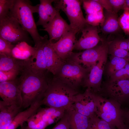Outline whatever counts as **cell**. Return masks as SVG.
Wrapping results in <instances>:
<instances>
[{"mask_svg": "<svg viewBox=\"0 0 129 129\" xmlns=\"http://www.w3.org/2000/svg\"><path fill=\"white\" fill-rule=\"evenodd\" d=\"M97 27L87 24L82 30L81 36L76 40L74 50H87L94 47L100 41Z\"/></svg>", "mask_w": 129, "mask_h": 129, "instance_id": "obj_14", "label": "cell"}, {"mask_svg": "<svg viewBox=\"0 0 129 129\" xmlns=\"http://www.w3.org/2000/svg\"><path fill=\"white\" fill-rule=\"evenodd\" d=\"M128 40V51H129V37L127 38ZM128 59L129 60V54L128 57Z\"/></svg>", "mask_w": 129, "mask_h": 129, "instance_id": "obj_42", "label": "cell"}, {"mask_svg": "<svg viewBox=\"0 0 129 129\" xmlns=\"http://www.w3.org/2000/svg\"><path fill=\"white\" fill-rule=\"evenodd\" d=\"M37 49L36 47H32L26 42H22L15 45L12 51V56L20 60H26L33 56Z\"/></svg>", "mask_w": 129, "mask_h": 129, "instance_id": "obj_23", "label": "cell"}, {"mask_svg": "<svg viewBox=\"0 0 129 129\" xmlns=\"http://www.w3.org/2000/svg\"><path fill=\"white\" fill-rule=\"evenodd\" d=\"M79 93L78 89L53 75L49 80L42 100V104L48 107L66 110L73 104L76 96Z\"/></svg>", "mask_w": 129, "mask_h": 129, "instance_id": "obj_2", "label": "cell"}, {"mask_svg": "<svg viewBox=\"0 0 129 129\" xmlns=\"http://www.w3.org/2000/svg\"><path fill=\"white\" fill-rule=\"evenodd\" d=\"M0 37L14 45L23 42L28 43L30 40L28 33L10 14L0 20Z\"/></svg>", "mask_w": 129, "mask_h": 129, "instance_id": "obj_7", "label": "cell"}, {"mask_svg": "<svg viewBox=\"0 0 129 129\" xmlns=\"http://www.w3.org/2000/svg\"><path fill=\"white\" fill-rule=\"evenodd\" d=\"M62 65L54 75L62 81L78 90L82 86L91 69L85 68L70 57L64 61Z\"/></svg>", "mask_w": 129, "mask_h": 129, "instance_id": "obj_5", "label": "cell"}, {"mask_svg": "<svg viewBox=\"0 0 129 129\" xmlns=\"http://www.w3.org/2000/svg\"><path fill=\"white\" fill-rule=\"evenodd\" d=\"M15 45L0 37V54L12 57V51Z\"/></svg>", "mask_w": 129, "mask_h": 129, "instance_id": "obj_34", "label": "cell"}, {"mask_svg": "<svg viewBox=\"0 0 129 129\" xmlns=\"http://www.w3.org/2000/svg\"><path fill=\"white\" fill-rule=\"evenodd\" d=\"M100 42L99 44L92 48L73 52L70 57L82 67L91 69L102 56L108 52L109 41L101 38Z\"/></svg>", "mask_w": 129, "mask_h": 129, "instance_id": "obj_9", "label": "cell"}, {"mask_svg": "<svg viewBox=\"0 0 129 129\" xmlns=\"http://www.w3.org/2000/svg\"><path fill=\"white\" fill-rule=\"evenodd\" d=\"M81 0H55L54 8L61 10L65 14L70 21L71 30L77 33L81 32L88 24L83 15L81 7Z\"/></svg>", "mask_w": 129, "mask_h": 129, "instance_id": "obj_6", "label": "cell"}, {"mask_svg": "<svg viewBox=\"0 0 129 129\" xmlns=\"http://www.w3.org/2000/svg\"><path fill=\"white\" fill-rule=\"evenodd\" d=\"M43 29L49 37V41L53 42L58 41L66 32L71 30L69 25L62 17L58 11L53 19L47 24Z\"/></svg>", "mask_w": 129, "mask_h": 129, "instance_id": "obj_15", "label": "cell"}, {"mask_svg": "<svg viewBox=\"0 0 129 129\" xmlns=\"http://www.w3.org/2000/svg\"><path fill=\"white\" fill-rule=\"evenodd\" d=\"M129 63V60L128 58L118 57L111 55L110 60L105 64L103 73L108 79Z\"/></svg>", "mask_w": 129, "mask_h": 129, "instance_id": "obj_24", "label": "cell"}, {"mask_svg": "<svg viewBox=\"0 0 129 129\" xmlns=\"http://www.w3.org/2000/svg\"><path fill=\"white\" fill-rule=\"evenodd\" d=\"M70 129H87L89 118L76 111L72 105L65 110Z\"/></svg>", "mask_w": 129, "mask_h": 129, "instance_id": "obj_22", "label": "cell"}, {"mask_svg": "<svg viewBox=\"0 0 129 129\" xmlns=\"http://www.w3.org/2000/svg\"><path fill=\"white\" fill-rule=\"evenodd\" d=\"M21 72L20 70H17L0 71V82L15 80L17 78V76Z\"/></svg>", "mask_w": 129, "mask_h": 129, "instance_id": "obj_32", "label": "cell"}, {"mask_svg": "<svg viewBox=\"0 0 129 129\" xmlns=\"http://www.w3.org/2000/svg\"><path fill=\"white\" fill-rule=\"evenodd\" d=\"M86 15L94 13L103 10V8L95 0H81Z\"/></svg>", "mask_w": 129, "mask_h": 129, "instance_id": "obj_28", "label": "cell"}, {"mask_svg": "<svg viewBox=\"0 0 129 129\" xmlns=\"http://www.w3.org/2000/svg\"><path fill=\"white\" fill-rule=\"evenodd\" d=\"M126 118L127 123L129 124V111H127L126 115Z\"/></svg>", "mask_w": 129, "mask_h": 129, "instance_id": "obj_40", "label": "cell"}, {"mask_svg": "<svg viewBox=\"0 0 129 129\" xmlns=\"http://www.w3.org/2000/svg\"><path fill=\"white\" fill-rule=\"evenodd\" d=\"M47 39L36 47L37 49L33 56L27 59L23 60L24 69L37 74L44 73L48 71L43 49L44 43Z\"/></svg>", "mask_w": 129, "mask_h": 129, "instance_id": "obj_16", "label": "cell"}, {"mask_svg": "<svg viewBox=\"0 0 129 129\" xmlns=\"http://www.w3.org/2000/svg\"><path fill=\"white\" fill-rule=\"evenodd\" d=\"M38 4V14L39 18L36 23L37 26L41 25L44 28L51 19L48 11L45 8L43 3L40 1Z\"/></svg>", "mask_w": 129, "mask_h": 129, "instance_id": "obj_27", "label": "cell"}, {"mask_svg": "<svg viewBox=\"0 0 129 129\" xmlns=\"http://www.w3.org/2000/svg\"><path fill=\"white\" fill-rule=\"evenodd\" d=\"M97 93L122 105L129 102V80H107L102 83L101 91Z\"/></svg>", "mask_w": 129, "mask_h": 129, "instance_id": "obj_8", "label": "cell"}, {"mask_svg": "<svg viewBox=\"0 0 129 129\" xmlns=\"http://www.w3.org/2000/svg\"><path fill=\"white\" fill-rule=\"evenodd\" d=\"M24 69L23 60L0 54V71L17 70L21 72Z\"/></svg>", "mask_w": 129, "mask_h": 129, "instance_id": "obj_25", "label": "cell"}, {"mask_svg": "<svg viewBox=\"0 0 129 129\" xmlns=\"http://www.w3.org/2000/svg\"><path fill=\"white\" fill-rule=\"evenodd\" d=\"M43 49L47 70L55 75L64 61L54 51L48 39L44 43Z\"/></svg>", "mask_w": 129, "mask_h": 129, "instance_id": "obj_17", "label": "cell"}, {"mask_svg": "<svg viewBox=\"0 0 129 129\" xmlns=\"http://www.w3.org/2000/svg\"><path fill=\"white\" fill-rule=\"evenodd\" d=\"M0 96L3 101L22 107V101L18 78L14 81L0 82Z\"/></svg>", "mask_w": 129, "mask_h": 129, "instance_id": "obj_12", "label": "cell"}, {"mask_svg": "<svg viewBox=\"0 0 129 129\" xmlns=\"http://www.w3.org/2000/svg\"><path fill=\"white\" fill-rule=\"evenodd\" d=\"M104 20L100 25L101 30L105 34H115L122 30L118 22L117 13L106 10H103Z\"/></svg>", "mask_w": 129, "mask_h": 129, "instance_id": "obj_20", "label": "cell"}, {"mask_svg": "<svg viewBox=\"0 0 129 129\" xmlns=\"http://www.w3.org/2000/svg\"><path fill=\"white\" fill-rule=\"evenodd\" d=\"M108 54V52L104 54L92 67L83 83V87L89 89L96 93L100 91L102 76Z\"/></svg>", "mask_w": 129, "mask_h": 129, "instance_id": "obj_10", "label": "cell"}, {"mask_svg": "<svg viewBox=\"0 0 129 129\" xmlns=\"http://www.w3.org/2000/svg\"><path fill=\"white\" fill-rule=\"evenodd\" d=\"M87 129H117L114 126L95 116L89 118Z\"/></svg>", "mask_w": 129, "mask_h": 129, "instance_id": "obj_26", "label": "cell"}, {"mask_svg": "<svg viewBox=\"0 0 129 129\" xmlns=\"http://www.w3.org/2000/svg\"><path fill=\"white\" fill-rule=\"evenodd\" d=\"M85 19L87 24L89 25L97 27L99 25H100L104 19L103 10L86 15Z\"/></svg>", "mask_w": 129, "mask_h": 129, "instance_id": "obj_29", "label": "cell"}, {"mask_svg": "<svg viewBox=\"0 0 129 129\" xmlns=\"http://www.w3.org/2000/svg\"><path fill=\"white\" fill-rule=\"evenodd\" d=\"M48 72L37 74L26 69L21 72L18 80L21 86L22 109L28 107L38 100L43 99L50 78L48 76Z\"/></svg>", "mask_w": 129, "mask_h": 129, "instance_id": "obj_1", "label": "cell"}, {"mask_svg": "<svg viewBox=\"0 0 129 129\" xmlns=\"http://www.w3.org/2000/svg\"><path fill=\"white\" fill-rule=\"evenodd\" d=\"M129 80V63L112 75L107 80L113 81L119 80Z\"/></svg>", "mask_w": 129, "mask_h": 129, "instance_id": "obj_33", "label": "cell"}, {"mask_svg": "<svg viewBox=\"0 0 129 129\" xmlns=\"http://www.w3.org/2000/svg\"><path fill=\"white\" fill-rule=\"evenodd\" d=\"M65 110L50 107L45 108H40L34 115L38 123L42 121L50 125L58 122L64 115Z\"/></svg>", "mask_w": 129, "mask_h": 129, "instance_id": "obj_21", "label": "cell"}, {"mask_svg": "<svg viewBox=\"0 0 129 129\" xmlns=\"http://www.w3.org/2000/svg\"><path fill=\"white\" fill-rule=\"evenodd\" d=\"M22 107L16 104L0 101V129H4L20 112Z\"/></svg>", "mask_w": 129, "mask_h": 129, "instance_id": "obj_18", "label": "cell"}, {"mask_svg": "<svg viewBox=\"0 0 129 129\" xmlns=\"http://www.w3.org/2000/svg\"><path fill=\"white\" fill-rule=\"evenodd\" d=\"M72 106L78 113L89 118L96 116L95 103L89 89L87 88L83 93L77 94Z\"/></svg>", "mask_w": 129, "mask_h": 129, "instance_id": "obj_11", "label": "cell"}, {"mask_svg": "<svg viewBox=\"0 0 129 129\" xmlns=\"http://www.w3.org/2000/svg\"><path fill=\"white\" fill-rule=\"evenodd\" d=\"M123 129H129V124H126Z\"/></svg>", "mask_w": 129, "mask_h": 129, "instance_id": "obj_43", "label": "cell"}, {"mask_svg": "<svg viewBox=\"0 0 129 129\" xmlns=\"http://www.w3.org/2000/svg\"><path fill=\"white\" fill-rule=\"evenodd\" d=\"M109 45L114 47L124 49L128 51V40L123 37L116 38L112 41H109Z\"/></svg>", "mask_w": 129, "mask_h": 129, "instance_id": "obj_36", "label": "cell"}, {"mask_svg": "<svg viewBox=\"0 0 129 129\" xmlns=\"http://www.w3.org/2000/svg\"><path fill=\"white\" fill-rule=\"evenodd\" d=\"M129 53V51L127 50L118 48L109 44L108 54L111 55L118 57L128 58Z\"/></svg>", "mask_w": 129, "mask_h": 129, "instance_id": "obj_35", "label": "cell"}, {"mask_svg": "<svg viewBox=\"0 0 129 129\" xmlns=\"http://www.w3.org/2000/svg\"><path fill=\"white\" fill-rule=\"evenodd\" d=\"M20 129H24V126H23V125L21 126V128Z\"/></svg>", "mask_w": 129, "mask_h": 129, "instance_id": "obj_44", "label": "cell"}, {"mask_svg": "<svg viewBox=\"0 0 129 129\" xmlns=\"http://www.w3.org/2000/svg\"><path fill=\"white\" fill-rule=\"evenodd\" d=\"M38 4L35 6L32 5L29 0H15L10 14L30 35L35 43V47L42 43L46 37V35L42 37L39 35L33 16V13H38Z\"/></svg>", "mask_w": 129, "mask_h": 129, "instance_id": "obj_4", "label": "cell"}, {"mask_svg": "<svg viewBox=\"0 0 129 129\" xmlns=\"http://www.w3.org/2000/svg\"><path fill=\"white\" fill-rule=\"evenodd\" d=\"M42 100H38L32 104L25 110L21 111L15 117L11 123L4 129H16L23 126L24 123L35 114L43 105Z\"/></svg>", "mask_w": 129, "mask_h": 129, "instance_id": "obj_19", "label": "cell"}, {"mask_svg": "<svg viewBox=\"0 0 129 129\" xmlns=\"http://www.w3.org/2000/svg\"><path fill=\"white\" fill-rule=\"evenodd\" d=\"M76 33L70 30L64 33L56 42H50L52 47L63 61L69 58L73 52L72 51L77 40L75 37Z\"/></svg>", "mask_w": 129, "mask_h": 129, "instance_id": "obj_13", "label": "cell"}, {"mask_svg": "<svg viewBox=\"0 0 129 129\" xmlns=\"http://www.w3.org/2000/svg\"><path fill=\"white\" fill-rule=\"evenodd\" d=\"M95 0L100 4L105 10L113 11L109 0Z\"/></svg>", "mask_w": 129, "mask_h": 129, "instance_id": "obj_39", "label": "cell"}, {"mask_svg": "<svg viewBox=\"0 0 129 129\" xmlns=\"http://www.w3.org/2000/svg\"><path fill=\"white\" fill-rule=\"evenodd\" d=\"M123 14L118 18L119 25L125 33L129 35V8L125 7Z\"/></svg>", "mask_w": 129, "mask_h": 129, "instance_id": "obj_31", "label": "cell"}, {"mask_svg": "<svg viewBox=\"0 0 129 129\" xmlns=\"http://www.w3.org/2000/svg\"><path fill=\"white\" fill-rule=\"evenodd\" d=\"M15 0H0V20L8 16Z\"/></svg>", "mask_w": 129, "mask_h": 129, "instance_id": "obj_30", "label": "cell"}, {"mask_svg": "<svg viewBox=\"0 0 129 129\" xmlns=\"http://www.w3.org/2000/svg\"><path fill=\"white\" fill-rule=\"evenodd\" d=\"M113 11L117 13L120 10L125 7L126 0H109Z\"/></svg>", "mask_w": 129, "mask_h": 129, "instance_id": "obj_38", "label": "cell"}, {"mask_svg": "<svg viewBox=\"0 0 129 129\" xmlns=\"http://www.w3.org/2000/svg\"><path fill=\"white\" fill-rule=\"evenodd\" d=\"M51 129H70L67 117L65 111L63 117Z\"/></svg>", "mask_w": 129, "mask_h": 129, "instance_id": "obj_37", "label": "cell"}, {"mask_svg": "<svg viewBox=\"0 0 129 129\" xmlns=\"http://www.w3.org/2000/svg\"><path fill=\"white\" fill-rule=\"evenodd\" d=\"M125 7L129 8V0H126Z\"/></svg>", "mask_w": 129, "mask_h": 129, "instance_id": "obj_41", "label": "cell"}, {"mask_svg": "<svg viewBox=\"0 0 129 129\" xmlns=\"http://www.w3.org/2000/svg\"><path fill=\"white\" fill-rule=\"evenodd\" d=\"M91 91L96 105V115L117 129H123L128 124L127 110L123 109L122 105L116 101Z\"/></svg>", "mask_w": 129, "mask_h": 129, "instance_id": "obj_3", "label": "cell"}]
</instances>
